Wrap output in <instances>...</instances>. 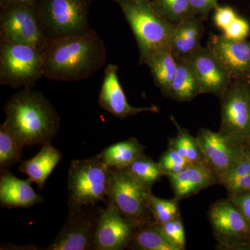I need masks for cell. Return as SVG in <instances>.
Listing matches in <instances>:
<instances>
[{
    "instance_id": "cell-35",
    "label": "cell",
    "mask_w": 250,
    "mask_h": 250,
    "mask_svg": "<svg viewBox=\"0 0 250 250\" xmlns=\"http://www.w3.org/2000/svg\"><path fill=\"white\" fill-rule=\"evenodd\" d=\"M194 16L207 20L210 11L218 6V0H190Z\"/></svg>"
},
{
    "instance_id": "cell-19",
    "label": "cell",
    "mask_w": 250,
    "mask_h": 250,
    "mask_svg": "<svg viewBox=\"0 0 250 250\" xmlns=\"http://www.w3.org/2000/svg\"><path fill=\"white\" fill-rule=\"evenodd\" d=\"M204 21L201 17L192 16L174 26L171 50L176 59H188L201 46Z\"/></svg>"
},
{
    "instance_id": "cell-39",
    "label": "cell",
    "mask_w": 250,
    "mask_h": 250,
    "mask_svg": "<svg viewBox=\"0 0 250 250\" xmlns=\"http://www.w3.org/2000/svg\"><path fill=\"white\" fill-rule=\"evenodd\" d=\"M247 152L250 156V139L246 143Z\"/></svg>"
},
{
    "instance_id": "cell-7",
    "label": "cell",
    "mask_w": 250,
    "mask_h": 250,
    "mask_svg": "<svg viewBox=\"0 0 250 250\" xmlns=\"http://www.w3.org/2000/svg\"><path fill=\"white\" fill-rule=\"evenodd\" d=\"M152 188L145 186L124 170L113 168L108 193V205L118 210L135 228L154 223L149 209Z\"/></svg>"
},
{
    "instance_id": "cell-26",
    "label": "cell",
    "mask_w": 250,
    "mask_h": 250,
    "mask_svg": "<svg viewBox=\"0 0 250 250\" xmlns=\"http://www.w3.org/2000/svg\"><path fill=\"white\" fill-rule=\"evenodd\" d=\"M22 146L4 124L0 126V172H9L11 166L21 163Z\"/></svg>"
},
{
    "instance_id": "cell-13",
    "label": "cell",
    "mask_w": 250,
    "mask_h": 250,
    "mask_svg": "<svg viewBox=\"0 0 250 250\" xmlns=\"http://www.w3.org/2000/svg\"><path fill=\"white\" fill-rule=\"evenodd\" d=\"M207 47L225 67L231 80L250 81V41L211 34Z\"/></svg>"
},
{
    "instance_id": "cell-11",
    "label": "cell",
    "mask_w": 250,
    "mask_h": 250,
    "mask_svg": "<svg viewBox=\"0 0 250 250\" xmlns=\"http://www.w3.org/2000/svg\"><path fill=\"white\" fill-rule=\"evenodd\" d=\"M103 208L88 205L69 210L59 234L46 250H95V233Z\"/></svg>"
},
{
    "instance_id": "cell-1",
    "label": "cell",
    "mask_w": 250,
    "mask_h": 250,
    "mask_svg": "<svg viewBox=\"0 0 250 250\" xmlns=\"http://www.w3.org/2000/svg\"><path fill=\"white\" fill-rule=\"evenodd\" d=\"M41 52L44 77L58 82L87 80L106 62L104 41L93 29L83 35L49 40Z\"/></svg>"
},
{
    "instance_id": "cell-3",
    "label": "cell",
    "mask_w": 250,
    "mask_h": 250,
    "mask_svg": "<svg viewBox=\"0 0 250 250\" xmlns=\"http://www.w3.org/2000/svg\"><path fill=\"white\" fill-rule=\"evenodd\" d=\"M118 4L136 38L140 64L156 52L171 49L174 26L156 12L151 0H120Z\"/></svg>"
},
{
    "instance_id": "cell-33",
    "label": "cell",
    "mask_w": 250,
    "mask_h": 250,
    "mask_svg": "<svg viewBox=\"0 0 250 250\" xmlns=\"http://www.w3.org/2000/svg\"><path fill=\"white\" fill-rule=\"evenodd\" d=\"M250 32L249 22L244 18L237 16L236 19L223 31V36L231 40L243 41L246 40Z\"/></svg>"
},
{
    "instance_id": "cell-25",
    "label": "cell",
    "mask_w": 250,
    "mask_h": 250,
    "mask_svg": "<svg viewBox=\"0 0 250 250\" xmlns=\"http://www.w3.org/2000/svg\"><path fill=\"white\" fill-rule=\"evenodd\" d=\"M170 120L177 130V134L176 137L169 139L168 147L183 156L190 164L207 162L197 144L196 138L181 126L173 116H170Z\"/></svg>"
},
{
    "instance_id": "cell-18",
    "label": "cell",
    "mask_w": 250,
    "mask_h": 250,
    "mask_svg": "<svg viewBox=\"0 0 250 250\" xmlns=\"http://www.w3.org/2000/svg\"><path fill=\"white\" fill-rule=\"evenodd\" d=\"M30 179L22 180L11 172L0 177V205L4 208H27L44 202L42 196L33 188Z\"/></svg>"
},
{
    "instance_id": "cell-17",
    "label": "cell",
    "mask_w": 250,
    "mask_h": 250,
    "mask_svg": "<svg viewBox=\"0 0 250 250\" xmlns=\"http://www.w3.org/2000/svg\"><path fill=\"white\" fill-rule=\"evenodd\" d=\"M179 200L198 193L204 189L219 184L218 176L207 162L190 164L182 172L167 176Z\"/></svg>"
},
{
    "instance_id": "cell-37",
    "label": "cell",
    "mask_w": 250,
    "mask_h": 250,
    "mask_svg": "<svg viewBox=\"0 0 250 250\" xmlns=\"http://www.w3.org/2000/svg\"><path fill=\"white\" fill-rule=\"evenodd\" d=\"M228 198L236 206L250 226V191L230 195Z\"/></svg>"
},
{
    "instance_id": "cell-31",
    "label": "cell",
    "mask_w": 250,
    "mask_h": 250,
    "mask_svg": "<svg viewBox=\"0 0 250 250\" xmlns=\"http://www.w3.org/2000/svg\"><path fill=\"white\" fill-rule=\"evenodd\" d=\"M159 166L164 176L179 173L190 164L172 148L169 147L161 156Z\"/></svg>"
},
{
    "instance_id": "cell-14",
    "label": "cell",
    "mask_w": 250,
    "mask_h": 250,
    "mask_svg": "<svg viewBox=\"0 0 250 250\" xmlns=\"http://www.w3.org/2000/svg\"><path fill=\"white\" fill-rule=\"evenodd\" d=\"M132 224L111 205L102 209L95 233V250L127 248L135 231Z\"/></svg>"
},
{
    "instance_id": "cell-4",
    "label": "cell",
    "mask_w": 250,
    "mask_h": 250,
    "mask_svg": "<svg viewBox=\"0 0 250 250\" xmlns=\"http://www.w3.org/2000/svg\"><path fill=\"white\" fill-rule=\"evenodd\" d=\"M112 172L98 154L72 161L67 176L69 210L100 202L107 205Z\"/></svg>"
},
{
    "instance_id": "cell-30",
    "label": "cell",
    "mask_w": 250,
    "mask_h": 250,
    "mask_svg": "<svg viewBox=\"0 0 250 250\" xmlns=\"http://www.w3.org/2000/svg\"><path fill=\"white\" fill-rule=\"evenodd\" d=\"M164 236L180 250L186 249V235L183 220L181 215L166 223L158 225Z\"/></svg>"
},
{
    "instance_id": "cell-38",
    "label": "cell",
    "mask_w": 250,
    "mask_h": 250,
    "mask_svg": "<svg viewBox=\"0 0 250 250\" xmlns=\"http://www.w3.org/2000/svg\"><path fill=\"white\" fill-rule=\"evenodd\" d=\"M38 0H0V7L3 8L8 5L14 4H35Z\"/></svg>"
},
{
    "instance_id": "cell-40",
    "label": "cell",
    "mask_w": 250,
    "mask_h": 250,
    "mask_svg": "<svg viewBox=\"0 0 250 250\" xmlns=\"http://www.w3.org/2000/svg\"><path fill=\"white\" fill-rule=\"evenodd\" d=\"M111 1H115V2L118 3L120 0H111Z\"/></svg>"
},
{
    "instance_id": "cell-32",
    "label": "cell",
    "mask_w": 250,
    "mask_h": 250,
    "mask_svg": "<svg viewBox=\"0 0 250 250\" xmlns=\"http://www.w3.org/2000/svg\"><path fill=\"white\" fill-rule=\"evenodd\" d=\"M250 173V156L247 152L246 146V150L231 166V168L228 171V173L224 177L220 184L223 186L226 182L233 180V179L240 178V177H243V176Z\"/></svg>"
},
{
    "instance_id": "cell-15",
    "label": "cell",
    "mask_w": 250,
    "mask_h": 250,
    "mask_svg": "<svg viewBox=\"0 0 250 250\" xmlns=\"http://www.w3.org/2000/svg\"><path fill=\"white\" fill-rule=\"evenodd\" d=\"M118 66L116 64H108L105 69L98 98L99 104L103 109L120 120L136 116L142 112L157 113L160 111V108L155 105L148 107H134L130 105L118 78Z\"/></svg>"
},
{
    "instance_id": "cell-29",
    "label": "cell",
    "mask_w": 250,
    "mask_h": 250,
    "mask_svg": "<svg viewBox=\"0 0 250 250\" xmlns=\"http://www.w3.org/2000/svg\"><path fill=\"white\" fill-rule=\"evenodd\" d=\"M178 199L164 200L151 194L149 199V209L157 225L166 223L181 215Z\"/></svg>"
},
{
    "instance_id": "cell-9",
    "label": "cell",
    "mask_w": 250,
    "mask_h": 250,
    "mask_svg": "<svg viewBox=\"0 0 250 250\" xmlns=\"http://www.w3.org/2000/svg\"><path fill=\"white\" fill-rule=\"evenodd\" d=\"M208 219L220 249L250 250V226L229 199L210 206Z\"/></svg>"
},
{
    "instance_id": "cell-10",
    "label": "cell",
    "mask_w": 250,
    "mask_h": 250,
    "mask_svg": "<svg viewBox=\"0 0 250 250\" xmlns=\"http://www.w3.org/2000/svg\"><path fill=\"white\" fill-rule=\"evenodd\" d=\"M220 98L219 131L246 143L250 139V81H231Z\"/></svg>"
},
{
    "instance_id": "cell-16",
    "label": "cell",
    "mask_w": 250,
    "mask_h": 250,
    "mask_svg": "<svg viewBox=\"0 0 250 250\" xmlns=\"http://www.w3.org/2000/svg\"><path fill=\"white\" fill-rule=\"evenodd\" d=\"M195 72L202 93L220 95L231 82V79L207 47L200 46L188 59Z\"/></svg>"
},
{
    "instance_id": "cell-34",
    "label": "cell",
    "mask_w": 250,
    "mask_h": 250,
    "mask_svg": "<svg viewBox=\"0 0 250 250\" xmlns=\"http://www.w3.org/2000/svg\"><path fill=\"white\" fill-rule=\"evenodd\" d=\"M214 22L215 25L224 31L238 16L234 10L230 6H218L215 8Z\"/></svg>"
},
{
    "instance_id": "cell-20",
    "label": "cell",
    "mask_w": 250,
    "mask_h": 250,
    "mask_svg": "<svg viewBox=\"0 0 250 250\" xmlns=\"http://www.w3.org/2000/svg\"><path fill=\"white\" fill-rule=\"evenodd\" d=\"M62 154L51 142L42 145L40 152L29 160L21 161L19 170L27 174L33 183L39 189H43L47 179L52 171L62 161Z\"/></svg>"
},
{
    "instance_id": "cell-24",
    "label": "cell",
    "mask_w": 250,
    "mask_h": 250,
    "mask_svg": "<svg viewBox=\"0 0 250 250\" xmlns=\"http://www.w3.org/2000/svg\"><path fill=\"white\" fill-rule=\"evenodd\" d=\"M127 248L139 250H180L164 236L156 223L135 229Z\"/></svg>"
},
{
    "instance_id": "cell-27",
    "label": "cell",
    "mask_w": 250,
    "mask_h": 250,
    "mask_svg": "<svg viewBox=\"0 0 250 250\" xmlns=\"http://www.w3.org/2000/svg\"><path fill=\"white\" fill-rule=\"evenodd\" d=\"M136 180L152 188L164 175L159 163L143 154L126 168L123 169Z\"/></svg>"
},
{
    "instance_id": "cell-8",
    "label": "cell",
    "mask_w": 250,
    "mask_h": 250,
    "mask_svg": "<svg viewBox=\"0 0 250 250\" xmlns=\"http://www.w3.org/2000/svg\"><path fill=\"white\" fill-rule=\"evenodd\" d=\"M0 39L42 51L49 40L41 29L36 4H14L1 8Z\"/></svg>"
},
{
    "instance_id": "cell-21",
    "label": "cell",
    "mask_w": 250,
    "mask_h": 250,
    "mask_svg": "<svg viewBox=\"0 0 250 250\" xmlns=\"http://www.w3.org/2000/svg\"><path fill=\"white\" fill-rule=\"evenodd\" d=\"M177 65L167 97L180 103L190 102L202 94L195 72L188 59H176Z\"/></svg>"
},
{
    "instance_id": "cell-5",
    "label": "cell",
    "mask_w": 250,
    "mask_h": 250,
    "mask_svg": "<svg viewBox=\"0 0 250 250\" xmlns=\"http://www.w3.org/2000/svg\"><path fill=\"white\" fill-rule=\"evenodd\" d=\"M93 0H38L41 29L48 40L81 36L91 30L88 14Z\"/></svg>"
},
{
    "instance_id": "cell-28",
    "label": "cell",
    "mask_w": 250,
    "mask_h": 250,
    "mask_svg": "<svg viewBox=\"0 0 250 250\" xmlns=\"http://www.w3.org/2000/svg\"><path fill=\"white\" fill-rule=\"evenodd\" d=\"M151 3L156 12L174 26L194 16L190 0H151Z\"/></svg>"
},
{
    "instance_id": "cell-36",
    "label": "cell",
    "mask_w": 250,
    "mask_h": 250,
    "mask_svg": "<svg viewBox=\"0 0 250 250\" xmlns=\"http://www.w3.org/2000/svg\"><path fill=\"white\" fill-rule=\"evenodd\" d=\"M228 190L229 196L250 191V173L223 184Z\"/></svg>"
},
{
    "instance_id": "cell-6",
    "label": "cell",
    "mask_w": 250,
    "mask_h": 250,
    "mask_svg": "<svg viewBox=\"0 0 250 250\" xmlns=\"http://www.w3.org/2000/svg\"><path fill=\"white\" fill-rule=\"evenodd\" d=\"M42 77L40 49L0 39V84L14 89L33 88Z\"/></svg>"
},
{
    "instance_id": "cell-2",
    "label": "cell",
    "mask_w": 250,
    "mask_h": 250,
    "mask_svg": "<svg viewBox=\"0 0 250 250\" xmlns=\"http://www.w3.org/2000/svg\"><path fill=\"white\" fill-rule=\"evenodd\" d=\"M3 111L4 124L23 147L42 146L58 134L60 117L45 95L21 88L11 97Z\"/></svg>"
},
{
    "instance_id": "cell-23",
    "label": "cell",
    "mask_w": 250,
    "mask_h": 250,
    "mask_svg": "<svg viewBox=\"0 0 250 250\" xmlns=\"http://www.w3.org/2000/svg\"><path fill=\"white\" fill-rule=\"evenodd\" d=\"M150 69L156 85L164 96L167 97L171 83L175 75L177 62L171 49L152 54L146 63Z\"/></svg>"
},
{
    "instance_id": "cell-12",
    "label": "cell",
    "mask_w": 250,
    "mask_h": 250,
    "mask_svg": "<svg viewBox=\"0 0 250 250\" xmlns=\"http://www.w3.org/2000/svg\"><path fill=\"white\" fill-rule=\"evenodd\" d=\"M197 144L205 157L218 176L219 184L228 171L246 150L241 142L218 131L201 129L196 137Z\"/></svg>"
},
{
    "instance_id": "cell-22",
    "label": "cell",
    "mask_w": 250,
    "mask_h": 250,
    "mask_svg": "<svg viewBox=\"0 0 250 250\" xmlns=\"http://www.w3.org/2000/svg\"><path fill=\"white\" fill-rule=\"evenodd\" d=\"M144 146L137 139L131 138L108 146L98 155L111 168L123 170L144 154Z\"/></svg>"
}]
</instances>
